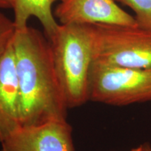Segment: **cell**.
Listing matches in <instances>:
<instances>
[{
	"mask_svg": "<svg viewBox=\"0 0 151 151\" xmlns=\"http://www.w3.org/2000/svg\"><path fill=\"white\" fill-rule=\"evenodd\" d=\"M22 126L65 120L68 106L46 35L27 26L13 39Z\"/></svg>",
	"mask_w": 151,
	"mask_h": 151,
	"instance_id": "6da1fadb",
	"label": "cell"
},
{
	"mask_svg": "<svg viewBox=\"0 0 151 151\" xmlns=\"http://www.w3.org/2000/svg\"><path fill=\"white\" fill-rule=\"evenodd\" d=\"M49 40L68 109L84 104L89 101V75L94 46L93 24H60Z\"/></svg>",
	"mask_w": 151,
	"mask_h": 151,
	"instance_id": "7a4b0ae2",
	"label": "cell"
},
{
	"mask_svg": "<svg viewBox=\"0 0 151 151\" xmlns=\"http://www.w3.org/2000/svg\"><path fill=\"white\" fill-rule=\"evenodd\" d=\"M92 62L117 67L151 68V30L139 26L94 24Z\"/></svg>",
	"mask_w": 151,
	"mask_h": 151,
	"instance_id": "3957f363",
	"label": "cell"
},
{
	"mask_svg": "<svg viewBox=\"0 0 151 151\" xmlns=\"http://www.w3.org/2000/svg\"><path fill=\"white\" fill-rule=\"evenodd\" d=\"M89 101L112 106L151 101V68L134 69L92 62Z\"/></svg>",
	"mask_w": 151,
	"mask_h": 151,
	"instance_id": "277c9868",
	"label": "cell"
},
{
	"mask_svg": "<svg viewBox=\"0 0 151 151\" xmlns=\"http://www.w3.org/2000/svg\"><path fill=\"white\" fill-rule=\"evenodd\" d=\"M1 143L2 151H74L67 120L21 126Z\"/></svg>",
	"mask_w": 151,
	"mask_h": 151,
	"instance_id": "5b68a950",
	"label": "cell"
},
{
	"mask_svg": "<svg viewBox=\"0 0 151 151\" xmlns=\"http://www.w3.org/2000/svg\"><path fill=\"white\" fill-rule=\"evenodd\" d=\"M60 24H109L138 26L134 17L114 0H62L54 11Z\"/></svg>",
	"mask_w": 151,
	"mask_h": 151,
	"instance_id": "8992f818",
	"label": "cell"
},
{
	"mask_svg": "<svg viewBox=\"0 0 151 151\" xmlns=\"http://www.w3.org/2000/svg\"><path fill=\"white\" fill-rule=\"evenodd\" d=\"M22 126L13 41L0 59V143Z\"/></svg>",
	"mask_w": 151,
	"mask_h": 151,
	"instance_id": "52a82bcc",
	"label": "cell"
},
{
	"mask_svg": "<svg viewBox=\"0 0 151 151\" xmlns=\"http://www.w3.org/2000/svg\"><path fill=\"white\" fill-rule=\"evenodd\" d=\"M58 1L62 0H12L16 29L27 27L29 19L35 17L40 22L46 37L51 38L60 25L52 9L53 4Z\"/></svg>",
	"mask_w": 151,
	"mask_h": 151,
	"instance_id": "ba28073f",
	"label": "cell"
},
{
	"mask_svg": "<svg viewBox=\"0 0 151 151\" xmlns=\"http://www.w3.org/2000/svg\"><path fill=\"white\" fill-rule=\"evenodd\" d=\"M134 11L138 26L151 30V0H114Z\"/></svg>",
	"mask_w": 151,
	"mask_h": 151,
	"instance_id": "9c48e42d",
	"label": "cell"
},
{
	"mask_svg": "<svg viewBox=\"0 0 151 151\" xmlns=\"http://www.w3.org/2000/svg\"><path fill=\"white\" fill-rule=\"evenodd\" d=\"M16 31L14 20L0 11V59L11 45Z\"/></svg>",
	"mask_w": 151,
	"mask_h": 151,
	"instance_id": "30bf717a",
	"label": "cell"
},
{
	"mask_svg": "<svg viewBox=\"0 0 151 151\" xmlns=\"http://www.w3.org/2000/svg\"><path fill=\"white\" fill-rule=\"evenodd\" d=\"M12 9V0H0V9Z\"/></svg>",
	"mask_w": 151,
	"mask_h": 151,
	"instance_id": "8fae6325",
	"label": "cell"
},
{
	"mask_svg": "<svg viewBox=\"0 0 151 151\" xmlns=\"http://www.w3.org/2000/svg\"><path fill=\"white\" fill-rule=\"evenodd\" d=\"M143 151H151V146L148 143H143Z\"/></svg>",
	"mask_w": 151,
	"mask_h": 151,
	"instance_id": "7c38bea8",
	"label": "cell"
},
{
	"mask_svg": "<svg viewBox=\"0 0 151 151\" xmlns=\"http://www.w3.org/2000/svg\"><path fill=\"white\" fill-rule=\"evenodd\" d=\"M129 151H143V145H140V146L136 147V148H132Z\"/></svg>",
	"mask_w": 151,
	"mask_h": 151,
	"instance_id": "4fadbf2b",
	"label": "cell"
}]
</instances>
